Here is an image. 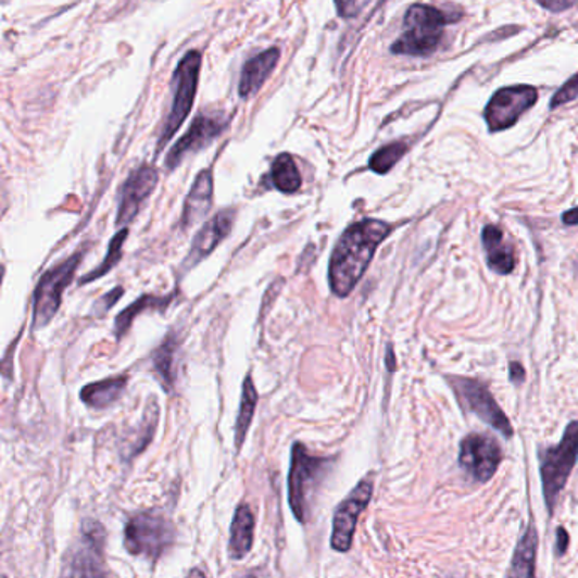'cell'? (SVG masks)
Returning <instances> with one entry per match:
<instances>
[{
  "label": "cell",
  "instance_id": "e0dca14e",
  "mask_svg": "<svg viewBox=\"0 0 578 578\" xmlns=\"http://www.w3.org/2000/svg\"><path fill=\"white\" fill-rule=\"evenodd\" d=\"M279 58H281V51L278 48H269L264 53L257 54V56L251 58V60L243 65L242 73H240L239 96L242 99H249L254 97L264 81L269 78L271 73L274 72L276 65H278Z\"/></svg>",
  "mask_w": 578,
  "mask_h": 578
},
{
  "label": "cell",
  "instance_id": "8d00e7d4",
  "mask_svg": "<svg viewBox=\"0 0 578 578\" xmlns=\"http://www.w3.org/2000/svg\"><path fill=\"white\" fill-rule=\"evenodd\" d=\"M5 267L0 264V288H2V282H4Z\"/></svg>",
  "mask_w": 578,
  "mask_h": 578
},
{
  "label": "cell",
  "instance_id": "d4e9b609",
  "mask_svg": "<svg viewBox=\"0 0 578 578\" xmlns=\"http://www.w3.org/2000/svg\"><path fill=\"white\" fill-rule=\"evenodd\" d=\"M255 404H257V391H255L252 377H246L242 386V395H240L239 415H237L236 423V447L240 450L248 435L249 426H251L252 418H254Z\"/></svg>",
  "mask_w": 578,
  "mask_h": 578
},
{
  "label": "cell",
  "instance_id": "8992f818",
  "mask_svg": "<svg viewBox=\"0 0 578 578\" xmlns=\"http://www.w3.org/2000/svg\"><path fill=\"white\" fill-rule=\"evenodd\" d=\"M200 68H202V54L198 51H188L179 61V65L176 66L172 80V111L164 122L163 133H161L160 142H158V151H161L167 141H172V137L178 133L183 122L187 121L188 115H190L194 96H197Z\"/></svg>",
  "mask_w": 578,
  "mask_h": 578
},
{
  "label": "cell",
  "instance_id": "d6a6232c",
  "mask_svg": "<svg viewBox=\"0 0 578 578\" xmlns=\"http://www.w3.org/2000/svg\"><path fill=\"white\" fill-rule=\"evenodd\" d=\"M556 538H558V540H556V555L563 556L567 553L568 532L563 528H558V531H556Z\"/></svg>",
  "mask_w": 578,
  "mask_h": 578
},
{
  "label": "cell",
  "instance_id": "603a6c76",
  "mask_svg": "<svg viewBox=\"0 0 578 578\" xmlns=\"http://www.w3.org/2000/svg\"><path fill=\"white\" fill-rule=\"evenodd\" d=\"M271 181L281 193H297L300 190L301 175L293 156H289L288 152H282L274 160L273 167H271Z\"/></svg>",
  "mask_w": 578,
  "mask_h": 578
},
{
  "label": "cell",
  "instance_id": "5bb4252c",
  "mask_svg": "<svg viewBox=\"0 0 578 578\" xmlns=\"http://www.w3.org/2000/svg\"><path fill=\"white\" fill-rule=\"evenodd\" d=\"M227 122L222 115H198L187 134L167 152V169L173 172L181 163L183 158L212 144L213 139H217L222 130L227 127Z\"/></svg>",
  "mask_w": 578,
  "mask_h": 578
},
{
  "label": "cell",
  "instance_id": "5b68a950",
  "mask_svg": "<svg viewBox=\"0 0 578 578\" xmlns=\"http://www.w3.org/2000/svg\"><path fill=\"white\" fill-rule=\"evenodd\" d=\"M81 259L84 252H75L42 274L33 297V330H42L53 322L63 303V293L72 285Z\"/></svg>",
  "mask_w": 578,
  "mask_h": 578
},
{
  "label": "cell",
  "instance_id": "e575fe53",
  "mask_svg": "<svg viewBox=\"0 0 578 578\" xmlns=\"http://www.w3.org/2000/svg\"><path fill=\"white\" fill-rule=\"evenodd\" d=\"M187 578H206V577H205V574H203V571L200 570V568H193V570H191L190 574H188Z\"/></svg>",
  "mask_w": 578,
  "mask_h": 578
},
{
  "label": "cell",
  "instance_id": "d590c367",
  "mask_svg": "<svg viewBox=\"0 0 578 578\" xmlns=\"http://www.w3.org/2000/svg\"><path fill=\"white\" fill-rule=\"evenodd\" d=\"M394 355H392V349L391 347H389V350H388V365H389V369H394Z\"/></svg>",
  "mask_w": 578,
  "mask_h": 578
},
{
  "label": "cell",
  "instance_id": "1f68e13d",
  "mask_svg": "<svg viewBox=\"0 0 578 578\" xmlns=\"http://www.w3.org/2000/svg\"><path fill=\"white\" fill-rule=\"evenodd\" d=\"M510 370V379L516 385H522L523 380L526 379L525 367L519 362H511Z\"/></svg>",
  "mask_w": 578,
  "mask_h": 578
},
{
  "label": "cell",
  "instance_id": "83f0119b",
  "mask_svg": "<svg viewBox=\"0 0 578 578\" xmlns=\"http://www.w3.org/2000/svg\"><path fill=\"white\" fill-rule=\"evenodd\" d=\"M578 99V73L571 76L567 84L563 85L558 91H556L553 99L550 100V111H555L558 106L565 105V103L574 102Z\"/></svg>",
  "mask_w": 578,
  "mask_h": 578
},
{
  "label": "cell",
  "instance_id": "277c9868",
  "mask_svg": "<svg viewBox=\"0 0 578 578\" xmlns=\"http://www.w3.org/2000/svg\"><path fill=\"white\" fill-rule=\"evenodd\" d=\"M544 504L550 514L555 511L558 495L567 486L568 477L578 462V419L567 425L558 445L538 452Z\"/></svg>",
  "mask_w": 578,
  "mask_h": 578
},
{
  "label": "cell",
  "instance_id": "30bf717a",
  "mask_svg": "<svg viewBox=\"0 0 578 578\" xmlns=\"http://www.w3.org/2000/svg\"><path fill=\"white\" fill-rule=\"evenodd\" d=\"M103 538L99 523L85 522L81 543L68 553L61 578H109L102 562Z\"/></svg>",
  "mask_w": 578,
  "mask_h": 578
},
{
  "label": "cell",
  "instance_id": "4316f807",
  "mask_svg": "<svg viewBox=\"0 0 578 578\" xmlns=\"http://www.w3.org/2000/svg\"><path fill=\"white\" fill-rule=\"evenodd\" d=\"M406 142H391V144L385 146V148L377 149L369 161L370 169L377 173V175H386L406 154Z\"/></svg>",
  "mask_w": 578,
  "mask_h": 578
},
{
  "label": "cell",
  "instance_id": "7402d4cb",
  "mask_svg": "<svg viewBox=\"0 0 578 578\" xmlns=\"http://www.w3.org/2000/svg\"><path fill=\"white\" fill-rule=\"evenodd\" d=\"M172 300L173 294L172 297L144 294V297L137 298L130 306H127L124 312L118 313L117 318H115L114 331L117 340H121L122 337L129 331L130 325L134 324V319L141 315L142 312H148V310H164Z\"/></svg>",
  "mask_w": 578,
  "mask_h": 578
},
{
  "label": "cell",
  "instance_id": "52a82bcc",
  "mask_svg": "<svg viewBox=\"0 0 578 578\" xmlns=\"http://www.w3.org/2000/svg\"><path fill=\"white\" fill-rule=\"evenodd\" d=\"M175 541V526L160 513H139L130 517L124 531V544L130 555L156 562Z\"/></svg>",
  "mask_w": 578,
  "mask_h": 578
},
{
  "label": "cell",
  "instance_id": "9a60e30c",
  "mask_svg": "<svg viewBox=\"0 0 578 578\" xmlns=\"http://www.w3.org/2000/svg\"><path fill=\"white\" fill-rule=\"evenodd\" d=\"M234 215H236L234 210H224V212H218L212 221L203 225L202 230L197 234L193 243H191L190 254L185 259V267L187 269L197 266L198 263H202L203 259L212 254L218 243L230 234Z\"/></svg>",
  "mask_w": 578,
  "mask_h": 578
},
{
  "label": "cell",
  "instance_id": "cb8c5ba5",
  "mask_svg": "<svg viewBox=\"0 0 578 578\" xmlns=\"http://www.w3.org/2000/svg\"><path fill=\"white\" fill-rule=\"evenodd\" d=\"M176 350H178V340L172 334L167 335L166 340L152 354L154 370H156L158 377H160L161 382H163V388L166 391H172L173 385H175Z\"/></svg>",
  "mask_w": 578,
  "mask_h": 578
},
{
  "label": "cell",
  "instance_id": "836d02e7",
  "mask_svg": "<svg viewBox=\"0 0 578 578\" xmlns=\"http://www.w3.org/2000/svg\"><path fill=\"white\" fill-rule=\"evenodd\" d=\"M562 221L563 224L568 225V227H574V225H578V206H575V209L568 210V212L563 213Z\"/></svg>",
  "mask_w": 578,
  "mask_h": 578
},
{
  "label": "cell",
  "instance_id": "ac0fdd59",
  "mask_svg": "<svg viewBox=\"0 0 578 578\" xmlns=\"http://www.w3.org/2000/svg\"><path fill=\"white\" fill-rule=\"evenodd\" d=\"M213 202V173L212 169H203L198 173L191 185L190 193L185 200L183 210V228H190L191 225L206 217V213L212 209Z\"/></svg>",
  "mask_w": 578,
  "mask_h": 578
},
{
  "label": "cell",
  "instance_id": "8fae6325",
  "mask_svg": "<svg viewBox=\"0 0 578 578\" xmlns=\"http://www.w3.org/2000/svg\"><path fill=\"white\" fill-rule=\"evenodd\" d=\"M373 492V480L364 479L335 511L334 529H331L330 538L331 548L335 552H349L352 541H354L359 517L364 513L365 507L369 506Z\"/></svg>",
  "mask_w": 578,
  "mask_h": 578
},
{
  "label": "cell",
  "instance_id": "9c48e42d",
  "mask_svg": "<svg viewBox=\"0 0 578 578\" xmlns=\"http://www.w3.org/2000/svg\"><path fill=\"white\" fill-rule=\"evenodd\" d=\"M538 102V90L531 85H511L499 88L487 102L483 118L489 133H502L516 126L523 114Z\"/></svg>",
  "mask_w": 578,
  "mask_h": 578
},
{
  "label": "cell",
  "instance_id": "6da1fadb",
  "mask_svg": "<svg viewBox=\"0 0 578 578\" xmlns=\"http://www.w3.org/2000/svg\"><path fill=\"white\" fill-rule=\"evenodd\" d=\"M392 227L386 222L367 221L350 225L335 246L330 259V286L337 297L352 293L373 261L379 243L389 236Z\"/></svg>",
  "mask_w": 578,
  "mask_h": 578
},
{
  "label": "cell",
  "instance_id": "2e32d148",
  "mask_svg": "<svg viewBox=\"0 0 578 578\" xmlns=\"http://www.w3.org/2000/svg\"><path fill=\"white\" fill-rule=\"evenodd\" d=\"M483 251H486L487 266L492 273L511 274L516 267V254L513 243L506 239L498 225H486L482 230Z\"/></svg>",
  "mask_w": 578,
  "mask_h": 578
},
{
  "label": "cell",
  "instance_id": "4fadbf2b",
  "mask_svg": "<svg viewBox=\"0 0 578 578\" xmlns=\"http://www.w3.org/2000/svg\"><path fill=\"white\" fill-rule=\"evenodd\" d=\"M158 185L156 167L142 164L127 176L118 191L117 225H127L137 217L142 203Z\"/></svg>",
  "mask_w": 578,
  "mask_h": 578
},
{
  "label": "cell",
  "instance_id": "f1b7e54d",
  "mask_svg": "<svg viewBox=\"0 0 578 578\" xmlns=\"http://www.w3.org/2000/svg\"><path fill=\"white\" fill-rule=\"evenodd\" d=\"M122 294H124V288H122V286H117V288L112 289L111 293L103 294L100 300H97V303L93 304V310H91V313H93L96 316L105 315V313L109 312V310H111L118 300H121Z\"/></svg>",
  "mask_w": 578,
  "mask_h": 578
},
{
  "label": "cell",
  "instance_id": "4dcf8cb0",
  "mask_svg": "<svg viewBox=\"0 0 578 578\" xmlns=\"http://www.w3.org/2000/svg\"><path fill=\"white\" fill-rule=\"evenodd\" d=\"M537 2L541 5V8L546 9V11L558 14V12L567 11V9L574 8L578 0H537Z\"/></svg>",
  "mask_w": 578,
  "mask_h": 578
},
{
  "label": "cell",
  "instance_id": "ba28073f",
  "mask_svg": "<svg viewBox=\"0 0 578 578\" xmlns=\"http://www.w3.org/2000/svg\"><path fill=\"white\" fill-rule=\"evenodd\" d=\"M453 391L461 401L465 410L470 411L477 418L482 419L487 425L492 426L502 437L510 440L513 438L514 430L506 413L495 403L494 395L489 388L477 379L468 377H450Z\"/></svg>",
  "mask_w": 578,
  "mask_h": 578
},
{
  "label": "cell",
  "instance_id": "ffe728a7",
  "mask_svg": "<svg viewBox=\"0 0 578 578\" xmlns=\"http://www.w3.org/2000/svg\"><path fill=\"white\" fill-rule=\"evenodd\" d=\"M538 532L532 523L523 532L522 540L517 541L516 550L511 560L507 578H535L537 571Z\"/></svg>",
  "mask_w": 578,
  "mask_h": 578
},
{
  "label": "cell",
  "instance_id": "484cf974",
  "mask_svg": "<svg viewBox=\"0 0 578 578\" xmlns=\"http://www.w3.org/2000/svg\"><path fill=\"white\" fill-rule=\"evenodd\" d=\"M127 236H129V230L127 228H122L112 237L111 242H109V249H106V255L103 257L100 266H97L96 269L90 271V273L85 274L84 278L80 279V285H88V282L97 281V279L103 278L106 273H111L122 259V249H124V243H126Z\"/></svg>",
  "mask_w": 578,
  "mask_h": 578
},
{
  "label": "cell",
  "instance_id": "3957f363",
  "mask_svg": "<svg viewBox=\"0 0 578 578\" xmlns=\"http://www.w3.org/2000/svg\"><path fill=\"white\" fill-rule=\"evenodd\" d=\"M330 464L324 456L312 455L303 443H294L288 477V501L301 525L309 523L313 495L327 476Z\"/></svg>",
  "mask_w": 578,
  "mask_h": 578
},
{
  "label": "cell",
  "instance_id": "f546056e",
  "mask_svg": "<svg viewBox=\"0 0 578 578\" xmlns=\"http://www.w3.org/2000/svg\"><path fill=\"white\" fill-rule=\"evenodd\" d=\"M369 2L370 0H335V5H337L339 14L349 20V17H355V15L361 14L362 9Z\"/></svg>",
  "mask_w": 578,
  "mask_h": 578
},
{
  "label": "cell",
  "instance_id": "44dd1931",
  "mask_svg": "<svg viewBox=\"0 0 578 578\" xmlns=\"http://www.w3.org/2000/svg\"><path fill=\"white\" fill-rule=\"evenodd\" d=\"M255 519L251 507L248 504H240L234 516L233 528H230V541H228V553L234 560H242L251 552L254 543Z\"/></svg>",
  "mask_w": 578,
  "mask_h": 578
},
{
  "label": "cell",
  "instance_id": "7a4b0ae2",
  "mask_svg": "<svg viewBox=\"0 0 578 578\" xmlns=\"http://www.w3.org/2000/svg\"><path fill=\"white\" fill-rule=\"evenodd\" d=\"M461 17V14H449L434 5H411L404 15V33L391 46L392 53L403 56H428L435 53L443 39L445 26Z\"/></svg>",
  "mask_w": 578,
  "mask_h": 578
},
{
  "label": "cell",
  "instance_id": "d6986e66",
  "mask_svg": "<svg viewBox=\"0 0 578 578\" xmlns=\"http://www.w3.org/2000/svg\"><path fill=\"white\" fill-rule=\"evenodd\" d=\"M127 380V376H114L90 382L81 388V403L91 410H105L121 400V395L126 391Z\"/></svg>",
  "mask_w": 578,
  "mask_h": 578
},
{
  "label": "cell",
  "instance_id": "7c38bea8",
  "mask_svg": "<svg viewBox=\"0 0 578 578\" xmlns=\"http://www.w3.org/2000/svg\"><path fill=\"white\" fill-rule=\"evenodd\" d=\"M501 461V447L489 435L472 434L462 440L458 462L468 476L477 482L491 480Z\"/></svg>",
  "mask_w": 578,
  "mask_h": 578
}]
</instances>
